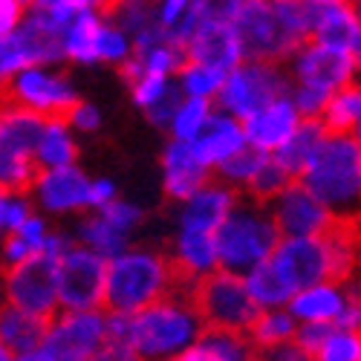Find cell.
Segmentation results:
<instances>
[{
	"instance_id": "40",
	"label": "cell",
	"mask_w": 361,
	"mask_h": 361,
	"mask_svg": "<svg viewBox=\"0 0 361 361\" xmlns=\"http://www.w3.org/2000/svg\"><path fill=\"white\" fill-rule=\"evenodd\" d=\"M136 350H133V326H130V315L125 312H107V324H104V347L99 361H133Z\"/></svg>"
},
{
	"instance_id": "32",
	"label": "cell",
	"mask_w": 361,
	"mask_h": 361,
	"mask_svg": "<svg viewBox=\"0 0 361 361\" xmlns=\"http://www.w3.org/2000/svg\"><path fill=\"white\" fill-rule=\"evenodd\" d=\"M104 12L81 9L64 29H61V52L64 61L75 67H93L96 64V35L102 26Z\"/></svg>"
},
{
	"instance_id": "22",
	"label": "cell",
	"mask_w": 361,
	"mask_h": 361,
	"mask_svg": "<svg viewBox=\"0 0 361 361\" xmlns=\"http://www.w3.org/2000/svg\"><path fill=\"white\" fill-rule=\"evenodd\" d=\"M234 200H237V191L231 185H226L223 179H205L194 194H188L183 202H179L176 226L217 234V228L226 220Z\"/></svg>"
},
{
	"instance_id": "7",
	"label": "cell",
	"mask_w": 361,
	"mask_h": 361,
	"mask_svg": "<svg viewBox=\"0 0 361 361\" xmlns=\"http://www.w3.org/2000/svg\"><path fill=\"white\" fill-rule=\"evenodd\" d=\"M107 310H58L47 318V333L35 361H99L104 347Z\"/></svg>"
},
{
	"instance_id": "27",
	"label": "cell",
	"mask_w": 361,
	"mask_h": 361,
	"mask_svg": "<svg viewBox=\"0 0 361 361\" xmlns=\"http://www.w3.org/2000/svg\"><path fill=\"white\" fill-rule=\"evenodd\" d=\"M255 344L243 329H226V326H202L197 341L185 350L179 361H249Z\"/></svg>"
},
{
	"instance_id": "56",
	"label": "cell",
	"mask_w": 361,
	"mask_h": 361,
	"mask_svg": "<svg viewBox=\"0 0 361 361\" xmlns=\"http://www.w3.org/2000/svg\"><path fill=\"white\" fill-rule=\"evenodd\" d=\"M350 133H353V136H355V139H358V142H361V118H358V122H355V128H353V130H350Z\"/></svg>"
},
{
	"instance_id": "45",
	"label": "cell",
	"mask_w": 361,
	"mask_h": 361,
	"mask_svg": "<svg viewBox=\"0 0 361 361\" xmlns=\"http://www.w3.org/2000/svg\"><path fill=\"white\" fill-rule=\"evenodd\" d=\"M64 118H67L70 128H73L78 136H93V133H99L102 125H104L102 110H99L93 102H84V99H78V102L64 113Z\"/></svg>"
},
{
	"instance_id": "26",
	"label": "cell",
	"mask_w": 361,
	"mask_h": 361,
	"mask_svg": "<svg viewBox=\"0 0 361 361\" xmlns=\"http://www.w3.org/2000/svg\"><path fill=\"white\" fill-rule=\"evenodd\" d=\"M47 333V318L26 312L15 304H0V338L9 347L12 358L18 361H35V353Z\"/></svg>"
},
{
	"instance_id": "47",
	"label": "cell",
	"mask_w": 361,
	"mask_h": 361,
	"mask_svg": "<svg viewBox=\"0 0 361 361\" xmlns=\"http://www.w3.org/2000/svg\"><path fill=\"white\" fill-rule=\"evenodd\" d=\"M329 324H298L295 329V344L304 350L307 358H315L321 344H324V336H326Z\"/></svg>"
},
{
	"instance_id": "4",
	"label": "cell",
	"mask_w": 361,
	"mask_h": 361,
	"mask_svg": "<svg viewBox=\"0 0 361 361\" xmlns=\"http://www.w3.org/2000/svg\"><path fill=\"white\" fill-rule=\"evenodd\" d=\"M183 283L168 255L154 246L130 243L125 252L107 257V281H104V310L133 315L154 304L171 289Z\"/></svg>"
},
{
	"instance_id": "21",
	"label": "cell",
	"mask_w": 361,
	"mask_h": 361,
	"mask_svg": "<svg viewBox=\"0 0 361 361\" xmlns=\"http://www.w3.org/2000/svg\"><path fill=\"white\" fill-rule=\"evenodd\" d=\"M171 263L176 275L194 283L205 275H212L220 269L217 257V234L214 231H200V228H185L176 226L173 240H171Z\"/></svg>"
},
{
	"instance_id": "38",
	"label": "cell",
	"mask_w": 361,
	"mask_h": 361,
	"mask_svg": "<svg viewBox=\"0 0 361 361\" xmlns=\"http://www.w3.org/2000/svg\"><path fill=\"white\" fill-rule=\"evenodd\" d=\"M136 44H133V35L125 32L122 26L116 20L102 18V26H99V35H96V64H107V67H122L128 58L133 55Z\"/></svg>"
},
{
	"instance_id": "10",
	"label": "cell",
	"mask_w": 361,
	"mask_h": 361,
	"mask_svg": "<svg viewBox=\"0 0 361 361\" xmlns=\"http://www.w3.org/2000/svg\"><path fill=\"white\" fill-rule=\"evenodd\" d=\"M191 298L205 326H226V329H249L257 315V304L249 295L243 275L214 269L191 283Z\"/></svg>"
},
{
	"instance_id": "36",
	"label": "cell",
	"mask_w": 361,
	"mask_h": 361,
	"mask_svg": "<svg viewBox=\"0 0 361 361\" xmlns=\"http://www.w3.org/2000/svg\"><path fill=\"white\" fill-rule=\"evenodd\" d=\"M212 110H214L212 102L179 96V102L173 104V110H171V116H168V125H165L168 136H171V139H183V142H194L197 133L205 128Z\"/></svg>"
},
{
	"instance_id": "23",
	"label": "cell",
	"mask_w": 361,
	"mask_h": 361,
	"mask_svg": "<svg viewBox=\"0 0 361 361\" xmlns=\"http://www.w3.org/2000/svg\"><path fill=\"white\" fill-rule=\"evenodd\" d=\"M350 292L353 286H347V281H315L310 286H300L286 307L298 318V324H336Z\"/></svg>"
},
{
	"instance_id": "53",
	"label": "cell",
	"mask_w": 361,
	"mask_h": 361,
	"mask_svg": "<svg viewBox=\"0 0 361 361\" xmlns=\"http://www.w3.org/2000/svg\"><path fill=\"white\" fill-rule=\"evenodd\" d=\"M78 4H81L84 9H96V12H107V9H110V4H113V0H78Z\"/></svg>"
},
{
	"instance_id": "50",
	"label": "cell",
	"mask_w": 361,
	"mask_h": 361,
	"mask_svg": "<svg viewBox=\"0 0 361 361\" xmlns=\"http://www.w3.org/2000/svg\"><path fill=\"white\" fill-rule=\"evenodd\" d=\"M118 197V185L110 176H90V208H102Z\"/></svg>"
},
{
	"instance_id": "52",
	"label": "cell",
	"mask_w": 361,
	"mask_h": 361,
	"mask_svg": "<svg viewBox=\"0 0 361 361\" xmlns=\"http://www.w3.org/2000/svg\"><path fill=\"white\" fill-rule=\"evenodd\" d=\"M263 355H266V358H275V361H307L304 350H300L295 341L278 344V347H272V350H266Z\"/></svg>"
},
{
	"instance_id": "2",
	"label": "cell",
	"mask_w": 361,
	"mask_h": 361,
	"mask_svg": "<svg viewBox=\"0 0 361 361\" xmlns=\"http://www.w3.org/2000/svg\"><path fill=\"white\" fill-rule=\"evenodd\" d=\"M275 266V272L283 278L286 289L295 295L300 286H310L315 281H347L355 272V237L341 228L338 223L307 237H281L275 252L266 257Z\"/></svg>"
},
{
	"instance_id": "54",
	"label": "cell",
	"mask_w": 361,
	"mask_h": 361,
	"mask_svg": "<svg viewBox=\"0 0 361 361\" xmlns=\"http://www.w3.org/2000/svg\"><path fill=\"white\" fill-rule=\"evenodd\" d=\"M0 361H12V353H9V347L4 344V338H0Z\"/></svg>"
},
{
	"instance_id": "41",
	"label": "cell",
	"mask_w": 361,
	"mask_h": 361,
	"mask_svg": "<svg viewBox=\"0 0 361 361\" xmlns=\"http://www.w3.org/2000/svg\"><path fill=\"white\" fill-rule=\"evenodd\" d=\"M269 154L266 150H257L252 145H243L237 150V154H231L220 168H217V179H223L226 185H231L237 194H243L249 179L255 176V171L260 168V162L266 159Z\"/></svg>"
},
{
	"instance_id": "15",
	"label": "cell",
	"mask_w": 361,
	"mask_h": 361,
	"mask_svg": "<svg viewBox=\"0 0 361 361\" xmlns=\"http://www.w3.org/2000/svg\"><path fill=\"white\" fill-rule=\"evenodd\" d=\"M234 29L243 44L246 58H263V61H286L289 52L298 47L286 32L283 20L272 0H243L234 15Z\"/></svg>"
},
{
	"instance_id": "5",
	"label": "cell",
	"mask_w": 361,
	"mask_h": 361,
	"mask_svg": "<svg viewBox=\"0 0 361 361\" xmlns=\"http://www.w3.org/2000/svg\"><path fill=\"white\" fill-rule=\"evenodd\" d=\"M281 231L272 220L269 205L252 197H240L228 208L226 220L217 228V257L220 269L234 275H246L275 252Z\"/></svg>"
},
{
	"instance_id": "60",
	"label": "cell",
	"mask_w": 361,
	"mask_h": 361,
	"mask_svg": "<svg viewBox=\"0 0 361 361\" xmlns=\"http://www.w3.org/2000/svg\"><path fill=\"white\" fill-rule=\"evenodd\" d=\"M0 237H4V231H0Z\"/></svg>"
},
{
	"instance_id": "57",
	"label": "cell",
	"mask_w": 361,
	"mask_h": 361,
	"mask_svg": "<svg viewBox=\"0 0 361 361\" xmlns=\"http://www.w3.org/2000/svg\"><path fill=\"white\" fill-rule=\"evenodd\" d=\"M29 6H47V4H52V0H26Z\"/></svg>"
},
{
	"instance_id": "18",
	"label": "cell",
	"mask_w": 361,
	"mask_h": 361,
	"mask_svg": "<svg viewBox=\"0 0 361 361\" xmlns=\"http://www.w3.org/2000/svg\"><path fill=\"white\" fill-rule=\"evenodd\" d=\"M185 58L188 61H200L208 64L220 73L231 70L234 64H240L246 58L243 44H240V35L231 20H205L200 23L191 38L183 44Z\"/></svg>"
},
{
	"instance_id": "48",
	"label": "cell",
	"mask_w": 361,
	"mask_h": 361,
	"mask_svg": "<svg viewBox=\"0 0 361 361\" xmlns=\"http://www.w3.org/2000/svg\"><path fill=\"white\" fill-rule=\"evenodd\" d=\"M194 0H157V20L165 32L171 35V29L188 15Z\"/></svg>"
},
{
	"instance_id": "43",
	"label": "cell",
	"mask_w": 361,
	"mask_h": 361,
	"mask_svg": "<svg viewBox=\"0 0 361 361\" xmlns=\"http://www.w3.org/2000/svg\"><path fill=\"white\" fill-rule=\"evenodd\" d=\"M315 358L318 361H361V329L329 324Z\"/></svg>"
},
{
	"instance_id": "33",
	"label": "cell",
	"mask_w": 361,
	"mask_h": 361,
	"mask_svg": "<svg viewBox=\"0 0 361 361\" xmlns=\"http://www.w3.org/2000/svg\"><path fill=\"white\" fill-rule=\"evenodd\" d=\"M183 64H185V49L171 38H159L154 44L136 47L133 55L118 70H122L125 81L133 78L136 73H157V75H171L173 78Z\"/></svg>"
},
{
	"instance_id": "55",
	"label": "cell",
	"mask_w": 361,
	"mask_h": 361,
	"mask_svg": "<svg viewBox=\"0 0 361 361\" xmlns=\"http://www.w3.org/2000/svg\"><path fill=\"white\" fill-rule=\"evenodd\" d=\"M353 4V12H355V20H358V29H361V0H350Z\"/></svg>"
},
{
	"instance_id": "51",
	"label": "cell",
	"mask_w": 361,
	"mask_h": 361,
	"mask_svg": "<svg viewBox=\"0 0 361 361\" xmlns=\"http://www.w3.org/2000/svg\"><path fill=\"white\" fill-rule=\"evenodd\" d=\"M338 326H353V329H361V289L353 286L350 298H347V304L341 310V315L336 318Z\"/></svg>"
},
{
	"instance_id": "34",
	"label": "cell",
	"mask_w": 361,
	"mask_h": 361,
	"mask_svg": "<svg viewBox=\"0 0 361 361\" xmlns=\"http://www.w3.org/2000/svg\"><path fill=\"white\" fill-rule=\"evenodd\" d=\"M295 329H298V318L289 312V307H266V310H257L246 333L255 344V353L263 355L266 350H272L278 344L295 341Z\"/></svg>"
},
{
	"instance_id": "35",
	"label": "cell",
	"mask_w": 361,
	"mask_h": 361,
	"mask_svg": "<svg viewBox=\"0 0 361 361\" xmlns=\"http://www.w3.org/2000/svg\"><path fill=\"white\" fill-rule=\"evenodd\" d=\"M324 133H326V128H324L321 118H300V125L292 130V136L275 150L272 157H275L283 168H289L292 176L298 179V173L304 171V165L312 159V154L318 150Z\"/></svg>"
},
{
	"instance_id": "13",
	"label": "cell",
	"mask_w": 361,
	"mask_h": 361,
	"mask_svg": "<svg viewBox=\"0 0 361 361\" xmlns=\"http://www.w3.org/2000/svg\"><path fill=\"white\" fill-rule=\"evenodd\" d=\"M0 298L26 312H35L44 318L55 315L61 310V304H58L55 257L38 252L15 266L0 269Z\"/></svg>"
},
{
	"instance_id": "49",
	"label": "cell",
	"mask_w": 361,
	"mask_h": 361,
	"mask_svg": "<svg viewBox=\"0 0 361 361\" xmlns=\"http://www.w3.org/2000/svg\"><path fill=\"white\" fill-rule=\"evenodd\" d=\"M29 4L26 0H0V35L18 29V23L26 18Z\"/></svg>"
},
{
	"instance_id": "42",
	"label": "cell",
	"mask_w": 361,
	"mask_h": 361,
	"mask_svg": "<svg viewBox=\"0 0 361 361\" xmlns=\"http://www.w3.org/2000/svg\"><path fill=\"white\" fill-rule=\"evenodd\" d=\"M292 171L289 168H283L272 154H269L263 162H260V168L255 171V176L249 179V185H246V197H252V200H260V202H269L272 197H278L289 183H292Z\"/></svg>"
},
{
	"instance_id": "1",
	"label": "cell",
	"mask_w": 361,
	"mask_h": 361,
	"mask_svg": "<svg viewBox=\"0 0 361 361\" xmlns=\"http://www.w3.org/2000/svg\"><path fill=\"white\" fill-rule=\"evenodd\" d=\"M338 223L361 217V142L350 130H326L312 159L298 173Z\"/></svg>"
},
{
	"instance_id": "37",
	"label": "cell",
	"mask_w": 361,
	"mask_h": 361,
	"mask_svg": "<svg viewBox=\"0 0 361 361\" xmlns=\"http://www.w3.org/2000/svg\"><path fill=\"white\" fill-rule=\"evenodd\" d=\"M176 81V90L179 96H188V99H202V102H212L217 99L220 93V84H223V73L208 67V64H200V61H188L179 67V73L173 75Z\"/></svg>"
},
{
	"instance_id": "59",
	"label": "cell",
	"mask_w": 361,
	"mask_h": 361,
	"mask_svg": "<svg viewBox=\"0 0 361 361\" xmlns=\"http://www.w3.org/2000/svg\"><path fill=\"white\" fill-rule=\"evenodd\" d=\"M355 84H358V93H361V81H355Z\"/></svg>"
},
{
	"instance_id": "6",
	"label": "cell",
	"mask_w": 361,
	"mask_h": 361,
	"mask_svg": "<svg viewBox=\"0 0 361 361\" xmlns=\"http://www.w3.org/2000/svg\"><path fill=\"white\" fill-rule=\"evenodd\" d=\"M289 84H292L289 73L281 67V61L243 58L240 64L223 73V84L214 99V107L243 122L263 104L289 93Z\"/></svg>"
},
{
	"instance_id": "44",
	"label": "cell",
	"mask_w": 361,
	"mask_h": 361,
	"mask_svg": "<svg viewBox=\"0 0 361 361\" xmlns=\"http://www.w3.org/2000/svg\"><path fill=\"white\" fill-rule=\"evenodd\" d=\"M35 212V202L29 191H0V231H15L29 214Z\"/></svg>"
},
{
	"instance_id": "16",
	"label": "cell",
	"mask_w": 361,
	"mask_h": 361,
	"mask_svg": "<svg viewBox=\"0 0 361 361\" xmlns=\"http://www.w3.org/2000/svg\"><path fill=\"white\" fill-rule=\"evenodd\" d=\"M35 208L49 220H67L90 212V173L73 165L61 168H38L32 185H29Z\"/></svg>"
},
{
	"instance_id": "14",
	"label": "cell",
	"mask_w": 361,
	"mask_h": 361,
	"mask_svg": "<svg viewBox=\"0 0 361 361\" xmlns=\"http://www.w3.org/2000/svg\"><path fill=\"white\" fill-rule=\"evenodd\" d=\"M289 81L292 84H307L324 93H338L347 84L358 81V64H355V52L338 49L321 44L315 38H307L304 44H298L289 52Z\"/></svg>"
},
{
	"instance_id": "11",
	"label": "cell",
	"mask_w": 361,
	"mask_h": 361,
	"mask_svg": "<svg viewBox=\"0 0 361 361\" xmlns=\"http://www.w3.org/2000/svg\"><path fill=\"white\" fill-rule=\"evenodd\" d=\"M29 64H64L61 29H55L35 6H29L18 29L0 35V84Z\"/></svg>"
},
{
	"instance_id": "28",
	"label": "cell",
	"mask_w": 361,
	"mask_h": 361,
	"mask_svg": "<svg viewBox=\"0 0 361 361\" xmlns=\"http://www.w3.org/2000/svg\"><path fill=\"white\" fill-rule=\"evenodd\" d=\"M128 87H130V99H133V104L147 116V122L165 130L168 116H171L173 104L179 102L176 81H173L171 75L136 73L133 78H128Z\"/></svg>"
},
{
	"instance_id": "8",
	"label": "cell",
	"mask_w": 361,
	"mask_h": 361,
	"mask_svg": "<svg viewBox=\"0 0 361 361\" xmlns=\"http://www.w3.org/2000/svg\"><path fill=\"white\" fill-rule=\"evenodd\" d=\"M44 118L12 102L0 104V191H29L38 173L35 142Z\"/></svg>"
},
{
	"instance_id": "25",
	"label": "cell",
	"mask_w": 361,
	"mask_h": 361,
	"mask_svg": "<svg viewBox=\"0 0 361 361\" xmlns=\"http://www.w3.org/2000/svg\"><path fill=\"white\" fill-rule=\"evenodd\" d=\"M310 38L355 52L361 47V29H358L350 0H315V18H312Z\"/></svg>"
},
{
	"instance_id": "24",
	"label": "cell",
	"mask_w": 361,
	"mask_h": 361,
	"mask_svg": "<svg viewBox=\"0 0 361 361\" xmlns=\"http://www.w3.org/2000/svg\"><path fill=\"white\" fill-rule=\"evenodd\" d=\"M191 145H194V150H197V157H200L208 168H212V171H217L231 154H237V150L246 145L243 122L214 107L212 116H208L205 128L197 133V139H194Z\"/></svg>"
},
{
	"instance_id": "39",
	"label": "cell",
	"mask_w": 361,
	"mask_h": 361,
	"mask_svg": "<svg viewBox=\"0 0 361 361\" xmlns=\"http://www.w3.org/2000/svg\"><path fill=\"white\" fill-rule=\"evenodd\" d=\"M358 118H361V93H358V84L353 81L329 96L321 113V122L326 130H353Z\"/></svg>"
},
{
	"instance_id": "46",
	"label": "cell",
	"mask_w": 361,
	"mask_h": 361,
	"mask_svg": "<svg viewBox=\"0 0 361 361\" xmlns=\"http://www.w3.org/2000/svg\"><path fill=\"white\" fill-rule=\"evenodd\" d=\"M289 99L295 102L298 113L304 118H321L326 102H329V93L324 90H315V87H307V84H289Z\"/></svg>"
},
{
	"instance_id": "58",
	"label": "cell",
	"mask_w": 361,
	"mask_h": 361,
	"mask_svg": "<svg viewBox=\"0 0 361 361\" xmlns=\"http://www.w3.org/2000/svg\"><path fill=\"white\" fill-rule=\"evenodd\" d=\"M355 64H358V75H361V47L355 49Z\"/></svg>"
},
{
	"instance_id": "30",
	"label": "cell",
	"mask_w": 361,
	"mask_h": 361,
	"mask_svg": "<svg viewBox=\"0 0 361 361\" xmlns=\"http://www.w3.org/2000/svg\"><path fill=\"white\" fill-rule=\"evenodd\" d=\"M73 237L81 246L99 252L102 257H113L118 252H125L133 243V234H128L125 228H118L110 217H104L99 208H90V212L78 214V223L73 228Z\"/></svg>"
},
{
	"instance_id": "20",
	"label": "cell",
	"mask_w": 361,
	"mask_h": 361,
	"mask_svg": "<svg viewBox=\"0 0 361 361\" xmlns=\"http://www.w3.org/2000/svg\"><path fill=\"white\" fill-rule=\"evenodd\" d=\"M300 116L295 102L289 99V93L272 99L269 104H263L257 113H252L249 118H243V130H246V145L266 150V154H275V150L292 136V130L300 125Z\"/></svg>"
},
{
	"instance_id": "9",
	"label": "cell",
	"mask_w": 361,
	"mask_h": 361,
	"mask_svg": "<svg viewBox=\"0 0 361 361\" xmlns=\"http://www.w3.org/2000/svg\"><path fill=\"white\" fill-rule=\"evenodd\" d=\"M0 90H4V102L32 110L41 118L64 116L81 99L73 75L64 73L61 64H29L6 84H0Z\"/></svg>"
},
{
	"instance_id": "19",
	"label": "cell",
	"mask_w": 361,
	"mask_h": 361,
	"mask_svg": "<svg viewBox=\"0 0 361 361\" xmlns=\"http://www.w3.org/2000/svg\"><path fill=\"white\" fill-rule=\"evenodd\" d=\"M159 168H162V191L173 202H183L205 179H212V168L197 157L194 145L183 139H168V145L162 147Z\"/></svg>"
},
{
	"instance_id": "29",
	"label": "cell",
	"mask_w": 361,
	"mask_h": 361,
	"mask_svg": "<svg viewBox=\"0 0 361 361\" xmlns=\"http://www.w3.org/2000/svg\"><path fill=\"white\" fill-rule=\"evenodd\" d=\"M78 133L70 128L64 116L44 118L38 142H35V165L38 168H61L78 162Z\"/></svg>"
},
{
	"instance_id": "17",
	"label": "cell",
	"mask_w": 361,
	"mask_h": 361,
	"mask_svg": "<svg viewBox=\"0 0 361 361\" xmlns=\"http://www.w3.org/2000/svg\"><path fill=\"white\" fill-rule=\"evenodd\" d=\"M266 205H269V212H272V220H275L281 237L321 234L338 223L333 217V212H329L307 185H300L298 179H292V183Z\"/></svg>"
},
{
	"instance_id": "12",
	"label": "cell",
	"mask_w": 361,
	"mask_h": 361,
	"mask_svg": "<svg viewBox=\"0 0 361 361\" xmlns=\"http://www.w3.org/2000/svg\"><path fill=\"white\" fill-rule=\"evenodd\" d=\"M58 275V304L61 310H96L104 307V281H107V257L73 243L55 257Z\"/></svg>"
},
{
	"instance_id": "3",
	"label": "cell",
	"mask_w": 361,
	"mask_h": 361,
	"mask_svg": "<svg viewBox=\"0 0 361 361\" xmlns=\"http://www.w3.org/2000/svg\"><path fill=\"white\" fill-rule=\"evenodd\" d=\"M130 326H133L136 358L171 361V358L185 355V350L197 341L200 329L205 324H202L197 304L191 298V283L183 281L176 289L162 295L159 300L133 312Z\"/></svg>"
},
{
	"instance_id": "31",
	"label": "cell",
	"mask_w": 361,
	"mask_h": 361,
	"mask_svg": "<svg viewBox=\"0 0 361 361\" xmlns=\"http://www.w3.org/2000/svg\"><path fill=\"white\" fill-rule=\"evenodd\" d=\"M107 18L116 20L125 32H130L136 47L168 38V32L157 20V0H113Z\"/></svg>"
}]
</instances>
